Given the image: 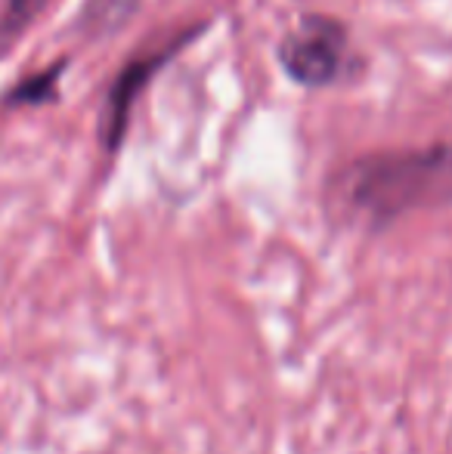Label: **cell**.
Returning a JSON list of instances; mask_svg holds the SVG:
<instances>
[{
  "label": "cell",
  "instance_id": "cell-1",
  "mask_svg": "<svg viewBox=\"0 0 452 454\" xmlns=\"http://www.w3.org/2000/svg\"><path fill=\"white\" fill-rule=\"evenodd\" d=\"M344 59V28L332 19L310 16L285 37L282 62L295 81L320 87L338 74Z\"/></svg>",
  "mask_w": 452,
  "mask_h": 454
},
{
  "label": "cell",
  "instance_id": "cell-2",
  "mask_svg": "<svg viewBox=\"0 0 452 454\" xmlns=\"http://www.w3.org/2000/svg\"><path fill=\"white\" fill-rule=\"evenodd\" d=\"M428 170V164L403 161V164H372L360 168L350 183V198L356 207L369 214H391L409 201V189H416V180Z\"/></svg>",
  "mask_w": 452,
  "mask_h": 454
}]
</instances>
